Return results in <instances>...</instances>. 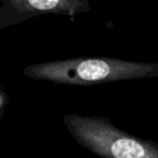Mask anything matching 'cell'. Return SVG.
Instances as JSON below:
<instances>
[{
  "label": "cell",
  "instance_id": "cell-1",
  "mask_svg": "<svg viewBox=\"0 0 158 158\" xmlns=\"http://www.w3.org/2000/svg\"><path fill=\"white\" fill-rule=\"evenodd\" d=\"M26 74L71 85H94L158 77V64L116 58H77L30 67Z\"/></svg>",
  "mask_w": 158,
  "mask_h": 158
},
{
  "label": "cell",
  "instance_id": "cell-2",
  "mask_svg": "<svg viewBox=\"0 0 158 158\" xmlns=\"http://www.w3.org/2000/svg\"><path fill=\"white\" fill-rule=\"evenodd\" d=\"M64 126L79 144L101 158H158V145L116 128L109 119L68 114Z\"/></svg>",
  "mask_w": 158,
  "mask_h": 158
}]
</instances>
